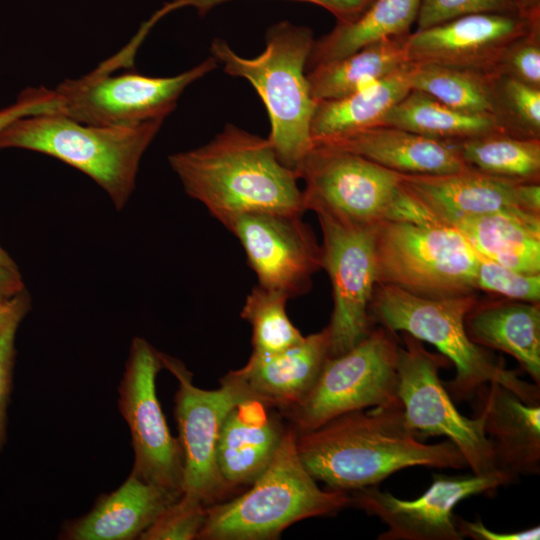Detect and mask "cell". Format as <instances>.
<instances>
[{"label":"cell","mask_w":540,"mask_h":540,"mask_svg":"<svg viewBox=\"0 0 540 540\" xmlns=\"http://www.w3.org/2000/svg\"><path fill=\"white\" fill-rule=\"evenodd\" d=\"M299 458L328 489L351 492L374 486L413 466L461 469L467 463L450 440L427 444L407 425L401 405L342 414L297 433Z\"/></svg>","instance_id":"1"},{"label":"cell","mask_w":540,"mask_h":540,"mask_svg":"<svg viewBox=\"0 0 540 540\" xmlns=\"http://www.w3.org/2000/svg\"><path fill=\"white\" fill-rule=\"evenodd\" d=\"M168 161L185 192L222 225L246 213L306 211L296 172L280 162L270 140L234 124Z\"/></svg>","instance_id":"2"},{"label":"cell","mask_w":540,"mask_h":540,"mask_svg":"<svg viewBox=\"0 0 540 540\" xmlns=\"http://www.w3.org/2000/svg\"><path fill=\"white\" fill-rule=\"evenodd\" d=\"M477 300L475 294L427 298L379 283L369 315L373 324L434 345L454 364L455 377L445 384L454 401L470 399L483 384L498 382L524 402L540 404L539 385L519 378L516 372L506 369L502 359L469 338L465 317Z\"/></svg>","instance_id":"3"},{"label":"cell","mask_w":540,"mask_h":540,"mask_svg":"<svg viewBox=\"0 0 540 540\" xmlns=\"http://www.w3.org/2000/svg\"><path fill=\"white\" fill-rule=\"evenodd\" d=\"M314 42L309 27L281 21L267 30L265 49L254 58L237 54L220 38L211 44V56L224 71L247 80L260 96L270 121L268 139L280 162L295 172L313 147L316 102L306 70Z\"/></svg>","instance_id":"4"},{"label":"cell","mask_w":540,"mask_h":540,"mask_svg":"<svg viewBox=\"0 0 540 540\" xmlns=\"http://www.w3.org/2000/svg\"><path fill=\"white\" fill-rule=\"evenodd\" d=\"M288 425L273 459L243 494L206 507L198 539L272 540L292 524L352 506L348 492L321 489L302 464Z\"/></svg>","instance_id":"5"},{"label":"cell","mask_w":540,"mask_h":540,"mask_svg":"<svg viewBox=\"0 0 540 540\" xmlns=\"http://www.w3.org/2000/svg\"><path fill=\"white\" fill-rule=\"evenodd\" d=\"M163 120L132 126H99L46 112L21 117L0 133V149L40 152L92 178L122 209L130 197L142 155Z\"/></svg>","instance_id":"6"},{"label":"cell","mask_w":540,"mask_h":540,"mask_svg":"<svg viewBox=\"0 0 540 540\" xmlns=\"http://www.w3.org/2000/svg\"><path fill=\"white\" fill-rule=\"evenodd\" d=\"M305 210L358 225L435 221L405 190L401 174L360 155L315 145L296 169Z\"/></svg>","instance_id":"7"},{"label":"cell","mask_w":540,"mask_h":540,"mask_svg":"<svg viewBox=\"0 0 540 540\" xmlns=\"http://www.w3.org/2000/svg\"><path fill=\"white\" fill-rule=\"evenodd\" d=\"M378 284L415 295L474 294L477 254L453 226L437 221H385L376 226Z\"/></svg>","instance_id":"8"},{"label":"cell","mask_w":540,"mask_h":540,"mask_svg":"<svg viewBox=\"0 0 540 540\" xmlns=\"http://www.w3.org/2000/svg\"><path fill=\"white\" fill-rule=\"evenodd\" d=\"M397 333L372 330L351 349L329 357L306 397L283 413L297 433L320 427L342 414L401 405L397 394Z\"/></svg>","instance_id":"9"},{"label":"cell","mask_w":540,"mask_h":540,"mask_svg":"<svg viewBox=\"0 0 540 540\" xmlns=\"http://www.w3.org/2000/svg\"><path fill=\"white\" fill-rule=\"evenodd\" d=\"M402 339L404 345H399L397 358V394L407 425L422 440L446 436L457 446L472 474L498 471L482 416L462 415L440 379L439 371L447 366L448 359L429 352L420 340L407 333H402Z\"/></svg>","instance_id":"10"},{"label":"cell","mask_w":540,"mask_h":540,"mask_svg":"<svg viewBox=\"0 0 540 540\" xmlns=\"http://www.w3.org/2000/svg\"><path fill=\"white\" fill-rule=\"evenodd\" d=\"M218 66L210 56L172 77L137 73L111 75L101 64L91 73L67 79L54 90L58 112L90 125L132 126L163 120L175 109L183 91Z\"/></svg>","instance_id":"11"},{"label":"cell","mask_w":540,"mask_h":540,"mask_svg":"<svg viewBox=\"0 0 540 540\" xmlns=\"http://www.w3.org/2000/svg\"><path fill=\"white\" fill-rule=\"evenodd\" d=\"M321 226L322 269L331 281L333 311L328 324L330 357L351 349L373 328L369 306L378 284L375 230L324 213Z\"/></svg>","instance_id":"12"},{"label":"cell","mask_w":540,"mask_h":540,"mask_svg":"<svg viewBox=\"0 0 540 540\" xmlns=\"http://www.w3.org/2000/svg\"><path fill=\"white\" fill-rule=\"evenodd\" d=\"M163 368L161 352L135 337L118 387V407L126 421L134 451L132 471L139 478L182 493L183 456L169 430L157 392Z\"/></svg>","instance_id":"13"},{"label":"cell","mask_w":540,"mask_h":540,"mask_svg":"<svg viewBox=\"0 0 540 540\" xmlns=\"http://www.w3.org/2000/svg\"><path fill=\"white\" fill-rule=\"evenodd\" d=\"M163 367L177 379L175 419L183 456L182 494L209 506L233 495L217 466V445L227 413L246 399L224 377L218 389L205 390L193 384L192 374L178 359L161 353Z\"/></svg>","instance_id":"14"},{"label":"cell","mask_w":540,"mask_h":540,"mask_svg":"<svg viewBox=\"0 0 540 540\" xmlns=\"http://www.w3.org/2000/svg\"><path fill=\"white\" fill-rule=\"evenodd\" d=\"M241 243L259 285L288 298L307 293L322 269V247L302 215L253 212L223 224Z\"/></svg>","instance_id":"15"},{"label":"cell","mask_w":540,"mask_h":540,"mask_svg":"<svg viewBox=\"0 0 540 540\" xmlns=\"http://www.w3.org/2000/svg\"><path fill=\"white\" fill-rule=\"evenodd\" d=\"M514 478L502 471L485 475L434 476L429 488L414 500H403L369 486L349 492L352 506L377 516L387 530L378 540H462L454 507L463 499L495 492Z\"/></svg>","instance_id":"16"},{"label":"cell","mask_w":540,"mask_h":540,"mask_svg":"<svg viewBox=\"0 0 540 540\" xmlns=\"http://www.w3.org/2000/svg\"><path fill=\"white\" fill-rule=\"evenodd\" d=\"M540 24V15L476 13L417 29L407 36L410 62L494 73L505 48Z\"/></svg>","instance_id":"17"},{"label":"cell","mask_w":540,"mask_h":540,"mask_svg":"<svg viewBox=\"0 0 540 540\" xmlns=\"http://www.w3.org/2000/svg\"><path fill=\"white\" fill-rule=\"evenodd\" d=\"M405 190L440 223L505 210L540 214L539 182H515L472 168L442 175L401 174Z\"/></svg>","instance_id":"18"},{"label":"cell","mask_w":540,"mask_h":540,"mask_svg":"<svg viewBox=\"0 0 540 540\" xmlns=\"http://www.w3.org/2000/svg\"><path fill=\"white\" fill-rule=\"evenodd\" d=\"M330 357V332L304 336L295 345L273 353L252 352L240 369L224 378L237 386L246 399L285 413L298 405L315 384Z\"/></svg>","instance_id":"19"},{"label":"cell","mask_w":540,"mask_h":540,"mask_svg":"<svg viewBox=\"0 0 540 540\" xmlns=\"http://www.w3.org/2000/svg\"><path fill=\"white\" fill-rule=\"evenodd\" d=\"M475 409L492 443L496 468L514 479L540 472V404H529L498 382L480 386Z\"/></svg>","instance_id":"20"},{"label":"cell","mask_w":540,"mask_h":540,"mask_svg":"<svg viewBox=\"0 0 540 540\" xmlns=\"http://www.w3.org/2000/svg\"><path fill=\"white\" fill-rule=\"evenodd\" d=\"M253 399L238 402L225 416L217 445V466L232 494L250 486L267 468L288 425L281 415Z\"/></svg>","instance_id":"21"},{"label":"cell","mask_w":540,"mask_h":540,"mask_svg":"<svg viewBox=\"0 0 540 540\" xmlns=\"http://www.w3.org/2000/svg\"><path fill=\"white\" fill-rule=\"evenodd\" d=\"M318 145L355 153L400 174L442 175L470 168L452 141L392 126L371 127Z\"/></svg>","instance_id":"22"},{"label":"cell","mask_w":540,"mask_h":540,"mask_svg":"<svg viewBox=\"0 0 540 540\" xmlns=\"http://www.w3.org/2000/svg\"><path fill=\"white\" fill-rule=\"evenodd\" d=\"M181 495L131 472L118 489L99 498L89 513L70 522L62 536L69 540L139 538Z\"/></svg>","instance_id":"23"},{"label":"cell","mask_w":540,"mask_h":540,"mask_svg":"<svg viewBox=\"0 0 540 540\" xmlns=\"http://www.w3.org/2000/svg\"><path fill=\"white\" fill-rule=\"evenodd\" d=\"M469 338L486 349L504 352L540 385L539 303L511 300L477 302L465 317Z\"/></svg>","instance_id":"24"},{"label":"cell","mask_w":540,"mask_h":540,"mask_svg":"<svg viewBox=\"0 0 540 540\" xmlns=\"http://www.w3.org/2000/svg\"><path fill=\"white\" fill-rule=\"evenodd\" d=\"M480 255L523 274H540V214L522 209L469 217L453 225Z\"/></svg>","instance_id":"25"},{"label":"cell","mask_w":540,"mask_h":540,"mask_svg":"<svg viewBox=\"0 0 540 540\" xmlns=\"http://www.w3.org/2000/svg\"><path fill=\"white\" fill-rule=\"evenodd\" d=\"M402 69L342 98L316 102L310 125L313 145L379 126L411 86Z\"/></svg>","instance_id":"26"},{"label":"cell","mask_w":540,"mask_h":540,"mask_svg":"<svg viewBox=\"0 0 540 540\" xmlns=\"http://www.w3.org/2000/svg\"><path fill=\"white\" fill-rule=\"evenodd\" d=\"M408 35L369 44L308 69L306 76L314 101L345 97L405 67L410 63Z\"/></svg>","instance_id":"27"},{"label":"cell","mask_w":540,"mask_h":540,"mask_svg":"<svg viewBox=\"0 0 540 540\" xmlns=\"http://www.w3.org/2000/svg\"><path fill=\"white\" fill-rule=\"evenodd\" d=\"M422 0H373L354 20L337 22L315 40L307 69L347 56L369 44L411 33Z\"/></svg>","instance_id":"28"},{"label":"cell","mask_w":540,"mask_h":540,"mask_svg":"<svg viewBox=\"0 0 540 540\" xmlns=\"http://www.w3.org/2000/svg\"><path fill=\"white\" fill-rule=\"evenodd\" d=\"M380 125L408 130L426 137L455 141L504 132L498 119L455 110L425 92L411 90L384 116ZM379 125V126H380Z\"/></svg>","instance_id":"29"},{"label":"cell","mask_w":540,"mask_h":540,"mask_svg":"<svg viewBox=\"0 0 540 540\" xmlns=\"http://www.w3.org/2000/svg\"><path fill=\"white\" fill-rule=\"evenodd\" d=\"M407 79L411 90L425 92L455 110L498 119L495 73L410 62Z\"/></svg>","instance_id":"30"},{"label":"cell","mask_w":540,"mask_h":540,"mask_svg":"<svg viewBox=\"0 0 540 540\" xmlns=\"http://www.w3.org/2000/svg\"><path fill=\"white\" fill-rule=\"evenodd\" d=\"M452 142L474 170L515 182H539L540 138L495 132Z\"/></svg>","instance_id":"31"},{"label":"cell","mask_w":540,"mask_h":540,"mask_svg":"<svg viewBox=\"0 0 540 540\" xmlns=\"http://www.w3.org/2000/svg\"><path fill=\"white\" fill-rule=\"evenodd\" d=\"M288 299L285 294L260 285L247 295L240 316L251 325L252 352H277L303 339L287 315Z\"/></svg>","instance_id":"32"},{"label":"cell","mask_w":540,"mask_h":540,"mask_svg":"<svg viewBox=\"0 0 540 540\" xmlns=\"http://www.w3.org/2000/svg\"><path fill=\"white\" fill-rule=\"evenodd\" d=\"M497 118L506 133L540 138V88L496 74Z\"/></svg>","instance_id":"33"},{"label":"cell","mask_w":540,"mask_h":540,"mask_svg":"<svg viewBox=\"0 0 540 540\" xmlns=\"http://www.w3.org/2000/svg\"><path fill=\"white\" fill-rule=\"evenodd\" d=\"M476 254V289L506 299L539 303L540 274H523Z\"/></svg>","instance_id":"34"},{"label":"cell","mask_w":540,"mask_h":540,"mask_svg":"<svg viewBox=\"0 0 540 540\" xmlns=\"http://www.w3.org/2000/svg\"><path fill=\"white\" fill-rule=\"evenodd\" d=\"M206 505L182 494L139 537L141 540L198 539L206 518Z\"/></svg>","instance_id":"35"},{"label":"cell","mask_w":540,"mask_h":540,"mask_svg":"<svg viewBox=\"0 0 540 540\" xmlns=\"http://www.w3.org/2000/svg\"><path fill=\"white\" fill-rule=\"evenodd\" d=\"M28 308V295L22 291L7 300L0 311V448L5 441L6 408L11 388L15 336Z\"/></svg>","instance_id":"36"},{"label":"cell","mask_w":540,"mask_h":540,"mask_svg":"<svg viewBox=\"0 0 540 540\" xmlns=\"http://www.w3.org/2000/svg\"><path fill=\"white\" fill-rule=\"evenodd\" d=\"M494 73L540 88V24L505 48Z\"/></svg>","instance_id":"37"},{"label":"cell","mask_w":540,"mask_h":540,"mask_svg":"<svg viewBox=\"0 0 540 540\" xmlns=\"http://www.w3.org/2000/svg\"><path fill=\"white\" fill-rule=\"evenodd\" d=\"M476 13L520 12L510 0H422L415 24L417 29H425Z\"/></svg>","instance_id":"38"},{"label":"cell","mask_w":540,"mask_h":540,"mask_svg":"<svg viewBox=\"0 0 540 540\" xmlns=\"http://www.w3.org/2000/svg\"><path fill=\"white\" fill-rule=\"evenodd\" d=\"M233 0H173L166 3L152 17L158 21L167 13L183 7H193L205 15L214 7ZM319 5L332 13L337 22H349L357 18L373 0H294Z\"/></svg>","instance_id":"39"},{"label":"cell","mask_w":540,"mask_h":540,"mask_svg":"<svg viewBox=\"0 0 540 540\" xmlns=\"http://www.w3.org/2000/svg\"><path fill=\"white\" fill-rule=\"evenodd\" d=\"M58 111L54 90L45 87L28 88L15 103L0 110V133L15 120L39 113Z\"/></svg>","instance_id":"40"},{"label":"cell","mask_w":540,"mask_h":540,"mask_svg":"<svg viewBox=\"0 0 540 540\" xmlns=\"http://www.w3.org/2000/svg\"><path fill=\"white\" fill-rule=\"evenodd\" d=\"M455 524L463 538L469 537L474 540H538L540 538L539 526L522 531L499 533L488 529L480 519L472 522L456 515Z\"/></svg>","instance_id":"41"},{"label":"cell","mask_w":540,"mask_h":540,"mask_svg":"<svg viewBox=\"0 0 540 540\" xmlns=\"http://www.w3.org/2000/svg\"><path fill=\"white\" fill-rule=\"evenodd\" d=\"M24 291L19 271L0 266V299L8 300Z\"/></svg>","instance_id":"42"},{"label":"cell","mask_w":540,"mask_h":540,"mask_svg":"<svg viewBox=\"0 0 540 540\" xmlns=\"http://www.w3.org/2000/svg\"><path fill=\"white\" fill-rule=\"evenodd\" d=\"M525 15H540V0H510Z\"/></svg>","instance_id":"43"},{"label":"cell","mask_w":540,"mask_h":540,"mask_svg":"<svg viewBox=\"0 0 540 540\" xmlns=\"http://www.w3.org/2000/svg\"><path fill=\"white\" fill-rule=\"evenodd\" d=\"M0 266L10 270L18 271V268L12 258L0 245Z\"/></svg>","instance_id":"44"},{"label":"cell","mask_w":540,"mask_h":540,"mask_svg":"<svg viewBox=\"0 0 540 540\" xmlns=\"http://www.w3.org/2000/svg\"><path fill=\"white\" fill-rule=\"evenodd\" d=\"M8 300H9V299H8ZM6 301H7V300H1V299H0V311H1V309L3 308V306H4V304H5Z\"/></svg>","instance_id":"45"}]
</instances>
